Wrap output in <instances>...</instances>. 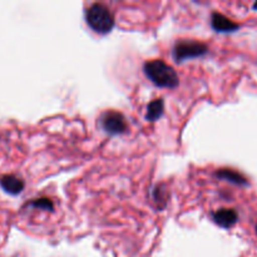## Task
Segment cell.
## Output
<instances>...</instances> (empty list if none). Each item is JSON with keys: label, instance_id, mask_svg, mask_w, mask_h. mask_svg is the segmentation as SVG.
Segmentation results:
<instances>
[{"label": "cell", "instance_id": "8992f818", "mask_svg": "<svg viewBox=\"0 0 257 257\" xmlns=\"http://www.w3.org/2000/svg\"><path fill=\"white\" fill-rule=\"evenodd\" d=\"M212 27L217 32H233L238 28V24L231 22L222 14H213L212 15Z\"/></svg>", "mask_w": 257, "mask_h": 257}, {"label": "cell", "instance_id": "3957f363", "mask_svg": "<svg viewBox=\"0 0 257 257\" xmlns=\"http://www.w3.org/2000/svg\"><path fill=\"white\" fill-rule=\"evenodd\" d=\"M207 53V45L198 42H182L178 43L173 49V57L176 60L188 59V58H196Z\"/></svg>", "mask_w": 257, "mask_h": 257}, {"label": "cell", "instance_id": "5b68a950", "mask_svg": "<svg viewBox=\"0 0 257 257\" xmlns=\"http://www.w3.org/2000/svg\"><path fill=\"white\" fill-rule=\"evenodd\" d=\"M213 221H215L217 225H220L221 227H231L232 225H235L238 220V215L235 210H230V208H222V210L217 211L216 213H213L212 216Z\"/></svg>", "mask_w": 257, "mask_h": 257}, {"label": "cell", "instance_id": "52a82bcc", "mask_svg": "<svg viewBox=\"0 0 257 257\" xmlns=\"http://www.w3.org/2000/svg\"><path fill=\"white\" fill-rule=\"evenodd\" d=\"M162 112H163L162 99H156L153 100L152 103H150V105H148V112H147V115H146V118L150 120H155L162 114Z\"/></svg>", "mask_w": 257, "mask_h": 257}, {"label": "cell", "instance_id": "6da1fadb", "mask_svg": "<svg viewBox=\"0 0 257 257\" xmlns=\"http://www.w3.org/2000/svg\"><path fill=\"white\" fill-rule=\"evenodd\" d=\"M148 79L161 88H175L178 85V75L172 67L163 60H151L145 64Z\"/></svg>", "mask_w": 257, "mask_h": 257}, {"label": "cell", "instance_id": "7a4b0ae2", "mask_svg": "<svg viewBox=\"0 0 257 257\" xmlns=\"http://www.w3.org/2000/svg\"><path fill=\"white\" fill-rule=\"evenodd\" d=\"M85 19H87L88 25L94 32L100 33V34L109 33L114 27V18L112 13L107 7L99 3L90 5L89 9L85 12Z\"/></svg>", "mask_w": 257, "mask_h": 257}, {"label": "cell", "instance_id": "277c9868", "mask_svg": "<svg viewBox=\"0 0 257 257\" xmlns=\"http://www.w3.org/2000/svg\"><path fill=\"white\" fill-rule=\"evenodd\" d=\"M100 124H102L103 130L110 135H119L127 130L124 117L118 112H107L105 114H103Z\"/></svg>", "mask_w": 257, "mask_h": 257}, {"label": "cell", "instance_id": "ba28073f", "mask_svg": "<svg viewBox=\"0 0 257 257\" xmlns=\"http://www.w3.org/2000/svg\"><path fill=\"white\" fill-rule=\"evenodd\" d=\"M255 8H257V4H256V5H255Z\"/></svg>", "mask_w": 257, "mask_h": 257}, {"label": "cell", "instance_id": "9c48e42d", "mask_svg": "<svg viewBox=\"0 0 257 257\" xmlns=\"http://www.w3.org/2000/svg\"><path fill=\"white\" fill-rule=\"evenodd\" d=\"M256 232H257V227H256Z\"/></svg>", "mask_w": 257, "mask_h": 257}]
</instances>
